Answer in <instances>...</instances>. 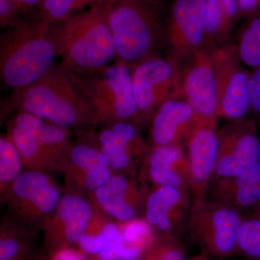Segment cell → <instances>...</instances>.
Masks as SVG:
<instances>
[{"instance_id":"cell-4","label":"cell","mask_w":260,"mask_h":260,"mask_svg":"<svg viewBox=\"0 0 260 260\" xmlns=\"http://www.w3.org/2000/svg\"><path fill=\"white\" fill-rule=\"evenodd\" d=\"M49 25L36 15L25 17L0 37V80L5 88L18 90L37 81L55 64L58 55Z\"/></svg>"},{"instance_id":"cell-13","label":"cell","mask_w":260,"mask_h":260,"mask_svg":"<svg viewBox=\"0 0 260 260\" xmlns=\"http://www.w3.org/2000/svg\"><path fill=\"white\" fill-rule=\"evenodd\" d=\"M94 212L95 208L88 198L65 191L43 229L44 254L51 256L78 244Z\"/></svg>"},{"instance_id":"cell-8","label":"cell","mask_w":260,"mask_h":260,"mask_svg":"<svg viewBox=\"0 0 260 260\" xmlns=\"http://www.w3.org/2000/svg\"><path fill=\"white\" fill-rule=\"evenodd\" d=\"M138 107L136 125L148 127L154 113L181 88V67L165 54L150 56L129 65Z\"/></svg>"},{"instance_id":"cell-30","label":"cell","mask_w":260,"mask_h":260,"mask_svg":"<svg viewBox=\"0 0 260 260\" xmlns=\"http://www.w3.org/2000/svg\"><path fill=\"white\" fill-rule=\"evenodd\" d=\"M119 225L123 243L129 247L140 249L143 252L153 246L158 237L144 217L119 223Z\"/></svg>"},{"instance_id":"cell-21","label":"cell","mask_w":260,"mask_h":260,"mask_svg":"<svg viewBox=\"0 0 260 260\" xmlns=\"http://www.w3.org/2000/svg\"><path fill=\"white\" fill-rule=\"evenodd\" d=\"M6 128L7 134L18 149L25 170L61 173L57 162L28 127L10 117L7 121Z\"/></svg>"},{"instance_id":"cell-26","label":"cell","mask_w":260,"mask_h":260,"mask_svg":"<svg viewBox=\"0 0 260 260\" xmlns=\"http://www.w3.org/2000/svg\"><path fill=\"white\" fill-rule=\"evenodd\" d=\"M23 162L14 143L8 134L0 136V196L5 197L23 171Z\"/></svg>"},{"instance_id":"cell-35","label":"cell","mask_w":260,"mask_h":260,"mask_svg":"<svg viewBox=\"0 0 260 260\" xmlns=\"http://www.w3.org/2000/svg\"><path fill=\"white\" fill-rule=\"evenodd\" d=\"M48 260H90L86 253L78 249L70 247L59 251L54 255L47 256Z\"/></svg>"},{"instance_id":"cell-27","label":"cell","mask_w":260,"mask_h":260,"mask_svg":"<svg viewBox=\"0 0 260 260\" xmlns=\"http://www.w3.org/2000/svg\"><path fill=\"white\" fill-rule=\"evenodd\" d=\"M238 251L246 260H260V213L243 214L238 235Z\"/></svg>"},{"instance_id":"cell-1","label":"cell","mask_w":260,"mask_h":260,"mask_svg":"<svg viewBox=\"0 0 260 260\" xmlns=\"http://www.w3.org/2000/svg\"><path fill=\"white\" fill-rule=\"evenodd\" d=\"M25 112L73 130H95L96 116L60 63L28 86L13 90L2 104L1 116Z\"/></svg>"},{"instance_id":"cell-15","label":"cell","mask_w":260,"mask_h":260,"mask_svg":"<svg viewBox=\"0 0 260 260\" xmlns=\"http://www.w3.org/2000/svg\"><path fill=\"white\" fill-rule=\"evenodd\" d=\"M214 50L203 48L180 66L181 93L203 119H218Z\"/></svg>"},{"instance_id":"cell-39","label":"cell","mask_w":260,"mask_h":260,"mask_svg":"<svg viewBox=\"0 0 260 260\" xmlns=\"http://www.w3.org/2000/svg\"><path fill=\"white\" fill-rule=\"evenodd\" d=\"M28 260H48V257L45 254L41 255V254H37L34 253V254L29 258Z\"/></svg>"},{"instance_id":"cell-24","label":"cell","mask_w":260,"mask_h":260,"mask_svg":"<svg viewBox=\"0 0 260 260\" xmlns=\"http://www.w3.org/2000/svg\"><path fill=\"white\" fill-rule=\"evenodd\" d=\"M233 47L243 64L260 67V10L245 17L234 34Z\"/></svg>"},{"instance_id":"cell-36","label":"cell","mask_w":260,"mask_h":260,"mask_svg":"<svg viewBox=\"0 0 260 260\" xmlns=\"http://www.w3.org/2000/svg\"><path fill=\"white\" fill-rule=\"evenodd\" d=\"M237 4L241 18L260 10V0H237Z\"/></svg>"},{"instance_id":"cell-32","label":"cell","mask_w":260,"mask_h":260,"mask_svg":"<svg viewBox=\"0 0 260 260\" xmlns=\"http://www.w3.org/2000/svg\"><path fill=\"white\" fill-rule=\"evenodd\" d=\"M143 254L144 252L140 249L126 246L119 234L114 242L100 252L89 256L90 260H139Z\"/></svg>"},{"instance_id":"cell-33","label":"cell","mask_w":260,"mask_h":260,"mask_svg":"<svg viewBox=\"0 0 260 260\" xmlns=\"http://www.w3.org/2000/svg\"><path fill=\"white\" fill-rule=\"evenodd\" d=\"M25 18L21 8L14 0H0V28H13Z\"/></svg>"},{"instance_id":"cell-25","label":"cell","mask_w":260,"mask_h":260,"mask_svg":"<svg viewBox=\"0 0 260 260\" xmlns=\"http://www.w3.org/2000/svg\"><path fill=\"white\" fill-rule=\"evenodd\" d=\"M119 234V223L107 220L104 213L95 208L93 218L77 244L80 250L89 256L95 255L114 242Z\"/></svg>"},{"instance_id":"cell-22","label":"cell","mask_w":260,"mask_h":260,"mask_svg":"<svg viewBox=\"0 0 260 260\" xmlns=\"http://www.w3.org/2000/svg\"><path fill=\"white\" fill-rule=\"evenodd\" d=\"M206 47L217 49L232 42L233 30L241 19L237 0H206Z\"/></svg>"},{"instance_id":"cell-16","label":"cell","mask_w":260,"mask_h":260,"mask_svg":"<svg viewBox=\"0 0 260 260\" xmlns=\"http://www.w3.org/2000/svg\"><path fill=\"white\" fill-rule=\"evenodd\" d=\"M186 101L181 88L158 108L149 123L148 148L183 146L202 120Z\"/></svg>"},{"instance_id":"cell-3","label":"cell","mask_w":260,"mask_h":260,"mask_svg":"<svg viewBox=\"0 0 260 260\" xmlns=\"http://www.w3.org/2000/svg\"><path fill=\"white\" fill-rule=\"evenodd\" d=\"M172 0H110L109 23L116 59L131 65L160 55L165 47Z\"/></svg>"},{"instance_id":"cell-28","label":"cell","mask_w":260,"mask_h":260,"mask_svg":"<svg viewBox=\"0 0 260 260\" xmlns=\"http://www.w3.org/2000/svg\"><path fill=\"white\" fill-rule=\"evenodd\" d=\"M208 196L210 199L244 214L246 210L251 211L260 204V183L210 193Z\"/></svg>"},{"instance_id":"cell-38","label":"cell","mask_w":260,"mask_h":260,"mask_svg":"<svg viewBox=\"0 0 260 260\" xmlns=\"http://www.w3.org/2000/svg\"><path fill=\"white\" fill-rule=\"evenodd\" d=\"M188 260H213L212 257L206 255V254H203V253H200L198 255L194 256V257L191 258V259Z\"/></svg>"},{"instance_id":"cell-6","label":"cell","mask_w":260,"mask_h":260,"mask_svg":"<svg viewBox=\"0 0 260 260\" xmlns=\"http://www.w3.org/2000/svg\"><path fill=\"white\" fill-rule=\"evenodd\" d=\"M192 197V196H191ZM243 213L209 197H192L186 230L201 253L217 259L239 254Z\"/></svg>"},{"instance_id":"cell-5","label":"cell","mask_w":260,"mask_h":260,"mask_svg":"<svg viewBox=\"0 0 260 260\" xmlns=\"http://www.w3.org/2000/svg\"><path fill=\"white\" fill-rule=\"evenodd\" d=\"M70 73L93 109L99 125L119 121L137 124L138 107L129 64L116 59L92 71Z\"/></svg>"},{"instance_id":"cell-12","label":"cell","mask_w":260,"mask_h":260,"mask_svg":"<svg viewBox=\"0 0 260 260\" xmlns=\"http://www.w3.org/2000/svg\"><path fill=\"white\" fill-rule=\"evenodd\" d=\"M259 133L257 121L249 117L228 121L218 129V159L212 183L237 175L260 161Z\"/></svg>"},{"instance_id":"cell-7","label":"cell","mask_w":260,"mask_h":260,"mask_svg":"<svg viewBox=\"0 0 260 260\" xmlns=\"http://www.w3.org/2000/svg\"><path fill=\"white\" fill-rule=\"evenodd\" d=\"M63 194L49 173L24 171L5 197L7 217L34 232L43 231Z\"/></svg>"},{"instance_id":"cell-10","label":"cell","mask_w":260,"mask_h":260,"mask_svg":"<svg viewBox=\"0 0 260 260\" xmlns=\"http://www.w3.org/2000/svg\"><path fill=\"white\" fill-rule=\"evenodd\" d=\"M216 78V115L228 121L248 117L251 112L250 70L239 60L232 43L214 50Z\"/></svg>"},{"instance_id":"cell-20","label":"cell","mask_w":260,"mask_h":260,"mask_svg":"<svg viewBox=\"0 0 260 260\" xmlns=\"http://www.w3.org/2000/svg\"><path fill=\"white\" fill-rule=\"evenodd\" d=\"M138 179L148 188L172 186L191 192L185 149L179 145L148 148L140 164Z\"/></svg>"},{"instance_id":"cell-37","label":"cell","mask_w":260,"mask_h":260,"mask_svg":"<svg viewBox=\"0 0 260 260\" xmlns=\"http://www.w3.org/2000/svg\"><path fill=\"white\" fill-rule=\"evenodd\" d=\"M20 7L23 15L25 17L31 14L32 12L37 11L44 0H14Z\"/></svg>"},{"instance_id":"cell-17","label":"cell","mask_w":260,"mask_h":260,"mask_svg":"<svg viewBox=\"0 0 260 260\" xmlns=\"http://www.w3.org/2000/svg\"><path fill=\"white\" fill-rule=\"evenodd\" d=\"M191 198L190 191L172 186L149 188L143 217L159 237L180 238L186 230Z\"/></svg>"},{"instance_id":"cell-9","label":"cell","mask_w":260,"mask_h":260,"mask_svg":"<svg viewBox=\"0 0 260 260\" xmlns=\"http://www.w3.org/2000/svg\"><path fill=\"white\" fill-rule=\"evenodd\" d=\"M63 174L68 192L88 198L112 177L95 130L77 133Z\"/></svg>"},{"instance_id":"cell-2","label":"cell","mask_w":260,"mask_h":260,"mask_svg":"<svg viewBox=\"0 0 260 260\" xmlns=\"http://www.w3.org/2000/svg\"><path fill=\"white\" fill-rule=\"evenodd\" d=\"M109 8L110 0H100L86 11L49 25V36L61 64L71 73L99 69L116 58Z\"/></svg>"},{"instance_id":"cell-14","label":"cell","mask_w":260,"mask_h":260,"mask_svg":"<svg viewBox=\"0 0 260 260\" xmlns=\"http://www.w3.org/2000/svg\"><path fill=\"white\" fill-rule=\"evenodd\" d=\"M136 174H113L89 198L92 204L119 223L143 218L149 188L139 180Z\"/></svg>"},{"instance_id":"cell-29","label":"cell","mask_w":260,"mask_h":260,"mask_svg":"<svg viewBox=\"0 0 260 260\" xmlns=\"http://www.w3.org/2000/svg\"><path fill=\"white\" fill-rule=\"evenodd\" d=\"M100 0H44L36 16L43 23L51 25L70 18L79 10L92 7Z\"/></svg>"},{"instance_id":"cell-11","label":"cell","mask_w":260,"mask_h":260,"mask_svg":"<svg viewBox=\"0 0 260 260\" xmlns=\"http://www.w3.org/2000/svg\"><path fill=\"white\" fill-rule=\"evenodd\" d=\"M206 0H172L166 30L165 55L181 65L206 47Z\"/></svg>"},{"instance_id":"cell-41","label":"cell","mask_w":260,"mask_h":260,"mask_svg":"<svg viewBox=\"0 0 260 260\" xmlns=\"http://www.w3.org/2000/svg\"><path fill=\"white\" fill-rule=\"evenodd\" d=\"M258 125H259V131H260V118L257 119Z\"/></svg>"},{"instance_id":"cell-42","label":"cell","mask_w":260,"mask_h":260,"mask_svg":"<svg viewBox=\"0 0 260 260\" xmlns=\"http://www.w3.org/2000/svg\"><path fill=\"white\" fill-rule=\"evenodd\" d=\"M218 260H224V259H218Z\"/></svg>"},{"instance_id":"cell-19","label":"cell","mask_w":260,"mask_h":260,"mask_svg":"<svg viewBox=\"0 0 260 260\" xmlns=\"http://www.w3.org/2000/svg\"><path fill=\"white\" fill-rule=\"evenodd\" d=\"M218 119H202L184 143L192 197L208 196L218 154Z\"/></svg>"},{"instance_id":"cell-40","label":"cell","mask_w":260,"mask_h":260,"mask_svg":"<svg viewBox=\"0 0 260 260\" xmlns=\"http://www.w3.org/2000/svg\"><path fill=\"white\" fill-rule=\"evenodd\" d=\"M250 212H257V213H260V204Z\"/></svg>"},{"instance_id":"cell-31","label":"cell","mask_w":260,"mask_h":260,"mask_svg":"<svg viewBox=\"0 0 260 260\" xmlns=\"http://www.w3.org/2000/svg\"><path fill=\"white\" fill-rule=\"evenodd\" d=\"M260 183V161L252 167L248 168L240 174L233 177L223 178L214 181L208 191L210 193L220 192L230 190L239 186Z\"/></svg>"},{"instance_id":"cell-18","label":"cell","mask_w":260,"mask_h":260,"mask_svg":"<svg viewBox=\"0 0 260 260\" xmlns=\"http://www.w3.org/2000/svg\"><path fill=\"white\" fill-rule=\"evenodd\" d=\"M109 167L117 173H137L148 150L141 130L129 121L101 124L96 132Z\"/></svg>"},{"instance_id":"cell-34","label":"cell","mask_w":260,"mask_h":260,"mask_svg":"<svg viewBox=\"0 0 260 260\" xmlns=\"http://www.w3.org/2000/svg\"><path fill=\"white\" fill-rule=\"evenodd\" d=\"M251 112L260 118V67L250 70L249 83Z\"/></svg>"},{"instance_id":"cell-23","label":"cell","mask_w":260,"mask_h":260,"mask_svg":"<svg viewBox=\"0 0 260 260\" xmlns=\"http://www.w3.org/2000/svg\"><path fill=\"white\" fill-rule=\"evenodd\" d=\"M37 232L7 217L0 227V260H28Z\"/></svg>"}]
</instances>
